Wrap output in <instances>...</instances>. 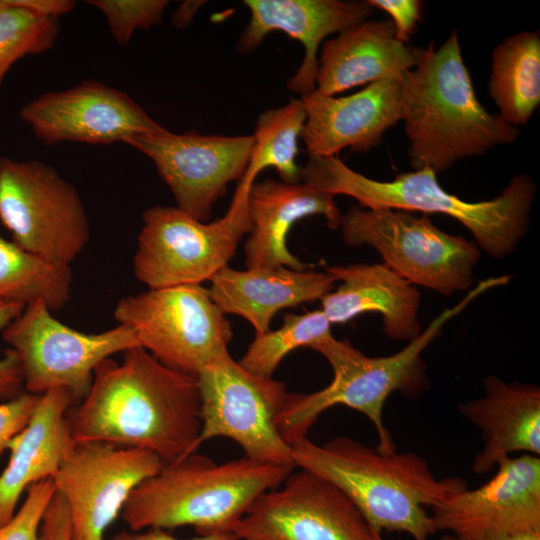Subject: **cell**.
Wrapping results in <instances>:
<instances>
[{"label": "cell", "instance_id": "1", "mask_svg": "<svg viewBox=\"0 0 540 540\" xmlns=\"http://www.w3.org/2000/svg\"><path fill=\"white\" fill-rule=\"evenodd\" d=\"M76 443L103 442L153 452L172 463L194 453L202 427L197 378L165 366L142 347L94 370L87 395L68 417Z\"/></svg>", "mask_w": 540, "mask_h": 540}, {"label": "cell", "instance_id": "2", "mask_svg": "<svg viewBox=\"0 0 540 540\" xmlns=\"http://www.w3.org/2000/svg\"><path fill=\"white\" fill-rule=\"evenodd\" d=\"M401 120L414 170L436 175L456 162L513 143L519 128L479 102L453 31L440 48H421L418 64L398 79Z\"/></svg>", "mask_w": 540, "mask_h": 540}, {"label": "cell", "instance_id": "3", "mask_svg": "<svg viewBox=\"0 0 540 540\" xmlns=\"http://www.w3.org/2000/svg\"><path fill=\"white\" fill-rule=\"evenodd\" d=\"M291 448L295 468L337 486L381 534L405 532L428 540L437 530L426 507L467 487L460 478L438 479L416 453L383 454L344 436L321 445L306 437Z\"/></svg>", "mask_w": 540, "mask_h": 540}, {"label": "cell", "instance_id": "4", "mask_svg": "<svg viewBox=\"0 0 540 540\" xmlns=\"http://www.w3.org/2000/svg\"><path fill=\"white\" fill-rule=\"evenodd\" d=\"M301 179L333 196L352 197L362 208L450 216L465 226L477 246L494 258L511 254L526 235L536 194L534 181L519 174L497 197L469 202L447 192L428 168L380 181L354 171L337 156L309 157L301 169Z\"/></svg>", "mask_w": 540, "mask_h": 540}, {"label": "cell", "instance_id": "5", "mask_svg": "<svg viewBox=\"0 0 540 540\" xmlns=\"http://www.w3.org/2000/svg\"><path fill=\"white\" fill-rule=\"evenodd\" d=\"M491 277L479 282L452 308L433 319L421 334L395 354L370 357L347 340L333 336L315 344L311 349L322 354L333 370V379L325 388L309 393H288L276 417V427L290 446L307 437L318 417L327 409L343 405L365 415L374 425L378 446L383 454L396 452L392 436L385 426L383 411L388 397L395 391L416 396L426 380L423 351L437 338L451 318L462 312L475 298L497 287Z\"/></svg>", "mask_w": 540, "mask_h": 540}, {"label": "cell", "instance_id": "6", "mask_svg": "<svg viewBox=\"0 0 540 540\" xmlns=\"http://www.w3.org/2000/svg\"><path fill=\"white\" fill-rule=\"evenodd\" d=\"M293 470L245 456L218 464L195 452L137 485L120 515L132 531L192 526L199 535L232 532L257 498Z\"/></svg>", "mask_w": 540, "mask_h": 540}, {"label": "cell", "instance_id": "7", "mask_svg": "<svg viewBox=\"0 0 540 540\" xmlns=\"http://www.w3.org/2000/svg\"><path fill=\"white\" fill-rule=\"evenodd\" d=\"M250 188L238 183L225 215L210 223L177 206L156 205L145 210L134 256L136 278L149 289L209 281L228 266L250 231Z\"/></svg>", "mask_w": 540, "mask_h": 540}, {"label": "cell", "instance_id": "8", "mask_svg": "<svg viewBox=\"0 0 540 540\" xmlns=\"http://www.w3.org/2000/svg\"><path fill=\"white\" fill-rule=\"evenodd\" d=\"M340 227L346 244L374 248L386 266L413 285L449 296L473 284L478 246L440 230L428 215L352 206Z\"/></svg>", "mask_w": 540, "mask_h": 540}, {"label": "cell", "instance_id": "9", "mask_svg": "<svg viewBox=\"0 0 540 540\" xmlns=\"http://www.w3.org/2000/svg\"><path fill=\"white\" fill-rule=\"evenodd\" d=\"M0 221L15 244L58 265L70 266L90 238L78 191L39 160L0 158Z\"/></svg>", "mask_w": 540, "mask_h": 540}, {"label": "cell", "instance_id": "10", "mask_svg": "<svg viewBox=\"0 0 540 540\" xmlns=\"http://www.w3.org/2000/svg\"><path fill=\"white\" fill-rule=\"evenodd\" d=\"M114 317L134 331L139 347L165 366L194 377L228 350L233 337L226 315L201 284L124 297L116 304Z\"/></svg>", "mask_w": 540, "mask_h": 540}, {"label": "cell", "instance_id": "11", "mask_svg": "<svg viewBox=\"0 0 540 540\" xmlns=\"http://www.w3.org/2000/svg\"><path fill=\"white\" fill-rule=\"evenodd\" d=\"M196 378L202 427L194 453L204 442L222 436L239 444L245 457L294 467L292 448L276 427V417L289 393L285 383L246 370L228 350L203 367Z\"/></svg>", "mask_w": 540, "mask_h": 540}, {"label": "cell", "instance_id": "12", "mask_svg": "<svg viewBox=\"0 0 540 540\" xmlns=\"http://www.w3.org/2000/svg\"><path fill=\"white\" fill-rule=\"evenodd\" d=\"M43 301L26 305L2 331L16 353L24 390L34 395L61 388L82 400L95 368L116 353L139 347L134 331L125 325L96 334L75 330L51 315Z\"/></svg>", "mask_w": 540, "mask_h": 540}, {"label": "cell", "instance_id": "13", "mask_svg": "<svg viewBox=\"0 0 540 540\" xmlns=\"http://www.w3.org/2000/svg\"><path fill=\"white\" fill-rule=\"evenodd\" d=\"M257 498L232 532L239 540H385L337 486L310 471L290 473Z\"/></svg>", "mask_w": 540, "mask_h": 540}, {"label": "cell", "instance_id": "14", "mask_svg": "<svg viewBox=\"0 0 540 540\" xmlns=\"http://www.w3.org/2000/svg\"><path fill=\"white\" fill-rule=\"evenodd\" d=\"M163 465L145 449L76 443L52 477L69 510L72 540H104L133 489Z\"/></svg>", "mask_w": 540, "mask_h": 540}, {"label": "cell", "instance_id": "15", "mask_svg": "<svg viewBox=\"0 0 540 540\" xmlns=\"http://www.w3.org/2000/svg\"><path fill=\"white\" fill-rule=\"evenodd\" d=\"M125 143L152 160L179 209L206 222L228 184L243 178L254 140L252 135L174 133L163 128Z\"/></svg>", "mask_w": 540, "mask_h": 540}, {"label": "cell", "instance_id": "16", "mask_svg": "<svg viewBox=\"0 0 540 540\" xmlns=\"http://www.w3.org/2000/svg\"><path fill=\"white\" fill-rule=\"evenodd\" d=\"M480 487H467L432 506L437 531L457 540H507L540 529V458L508 456Z\"/></svg>", "mask_w": 540, "mask_h": 540}, {"label": "cell", "instance_id": "17", "mask_svg": "<svg viewBox=\"0 0 540 540\" xmlns=\"http://www.w3.org/2000/svg\"><path fill=\"white\" fill-rule=\"evenodd\" d=\"M19 116L47 145L125 143L165 128L127 93L95 80L41 94L24 105Z\"/></svg>", "mask_w": 540, "mask_h": 540}, {"label": "cell", "instance_id": "18", "mask_svg": "<svg viewBox=\"0 0 540 540\" xmlns=\"http://www.w3.org/2000/svg\"><path fill=\"white\" fill-rule=\"evenodd\" d=\"M300 99L306 113L301 139L309 157L336 156L345 148L368 151L401 120V90L396 79L370 83L344 97L315 89Z\"/></svg>", "mask_w": 540, "mask_h": 540}, {"label": "cell", "instance_id": "19", "mask_svg": "<svg viewBox=\"0 0 540 540\" xmlns=\"http://www.w3.org/2000/svg\"><path fill=\"white\" fill-rule=\"evenodd\" d=\"M250 19L238 40V51L249 53L273 31L286 33L303 45L304 56L286 86L301 97L316 89L318 49L323 40L369 20L375 9L368 1L246 0Z\"/></svg>", "mask_w": 540, "mask_h": 540}, {"label": "cell", "instance_id": "20", "mask_svg": "<svg viewBox=\"0 0 540 540\" xmlns=\"http://www.w3.org/2000/svg\"><path fill=\"white\" fill-rule=\"evenodd\" d=\"M248 213L251 228L244 245L247 268L287 267L297 271L311 266L288 249L292 226L305 217L321 215L329 228L337 229L342 218L335 196L304 182L289 184L273 179L253 183Z\"/></svg>", "mask_w": 540, "mask_h": 540}, {"label": "cell", "instance_id": "21", "mask_svg": "<svg viewBox=\"0 0 540 540\" xmlns=\"http://www.w3.org/2000/svg\"><path fill=\"white\" fill-rule=\"evenodd\" d=\"M74 398L55 388L40 395L27 424L9 441L8 464L0 473V525L12 518L34 483L52 478L75 447L68 410Z\"/></svg>", "mask_w": 540, "mask_h": 540}, {"label": "cell", "instance_id": "22", "mask_svg": "<svg viewBox=\"0 0 540 540\" xmlns=\"http://www.w3.org/2000/svg\"><path fill=\"white\" fill-rule=\"evenodd\" d=\"M421 48L395 38L391 20H366L323 42L316 90L328 96L384 79H396L414 68Z\"/></svg>", "mask_w": 540, "mask_h": 540}, {"label": "cell", "instance_id": "23", "mask_svg": "<svg viewBox=\"0 0 540 540\" xmlns=\"http://www.w3.org/2000/svg\"><path fill=\"white\" fill-rule=\"evenodd\" d=\"M326 271L340 282L321 298L320 309L331 324L376 312L382 317L383 332L394 340L411 342L421 334L419 291L384 263L337 265Z\"/></svg>", "mask_w": 540, "mask_h": 540}, {"label": "cell", "instance_id": "24", "mask_svg": "<svg viewBox=\"0 0 540 540\" xmlns=\"http://www.w3.org/2000/svg\"><path fill=\"white\" fill-rule=\"evenodd\" d=\"M209 294L219 309L246 319L255 334L269 330L275 314L323 298L337 281L328 272L297 271L287 267L226 266L209 280Z\"/></svg>", "mask_w": 540, "mask_h": 540}, {"label": "cell", "instance_id": "25", "mask_svg": "<svg viewBox=\"0 0 540 540\" xmlns=\"http://www.w3.org/2000/svg\"><path fill=\"white\" fill-rule=\"evenodd\" d=\"M484 395L460 407L464 417L482 432L483 449L472 471L484 474L514 452L540 455V390L532 384L484 379Z\"/></svg>", "mask_w": 540, "mask_h": 540}, {"label": "cell", "instance_id": "26", "mask_svg": "<svg viewBox=\"0 0 540 540\" xmlns=\"http://www.w3.org/2000/svg\"><path fill=\"white\" fill-rule=\"evenodd\" d=\"M489 95L509 124L526 125L540 103V35L522 31L492 52Z\"/></svg>", "mask_w": 540, "mask_h": 540}, {"label": "cell", "instance_id": "27", "mask_svg": "<svg viewBox=\"0 0 540 540\" xmlns=\"http://www.w3.org/2000/svg\"><path fill=\"white\" fill-rule=\"evenodd\" d=\"M72 294L70 266L50 263L0 235V302L29 305L43 301L62 309Z\"/></svg>", "mask_w": 540, "mask_h": 540}, {"label": "cell", "instance_id": "28", "mask_svg": "<svg viewBox=\"0 0 540 540\" xmlns=\"http://www.w3.org/2000/svg\"><path fill=\"white\" fill-rule=\"evenodd\" d=\"M305 121L301 99L291 98L286 105L263 112L252 135L254 144L248 166L238 183L251 187L259 173L269 167L277 171L281 181L299 183L302 168L296 158Z\"/></svg>", "mask_w": 540, "mask_h": 540}, {"label": "cell", "instance_id": "29", "mask_svg": "<svg viewBox=\"0 0 540 540\" xmlns=\"http://www.w3.org/2000/svg\"><path fill=\"white\" fill-rule=\"evenodd\" d=\"M330 336L331 323L321 309L305 314L287 313L280 328L255 334L238 362L254 374L272 377L290 352L300 347L311 348Z\"/></svg>", "mask_w": 540, "mask_h": 540}, {"label": "cell", "instance_id": "30", "mask_svg": "<svg viewBox=\"0 0 540 540\" xmlns=\"http://www.w3.org/2000/svg\"><path fill=\"white\" fill-rule=\"evenodd\" d=\"M58 34L57 18L37 14L17 0H0V89L14 63L51 49Z\"/></svg>", "mask_w": 540, "mask_h": 540}, {"label": "cell", "instance_id": "31", "mask_svg": "<svg viewBox=\"0 0 540 540\" xmlns=\"http://www.w3.org/2000/svg\"><path fill=\"white\" fill-rule=\"evenodd\" d=\"M103 13L110 32L119 45H126L138 29H148L162 19L165 0H90Z\"/></svg>", "mask_w": 540, "mask_h": 540}, {"label": "cell", "instance_id": "32", "mask_svg": "<svg viewBox=\"0 0 540 540\" xmlns=\"http://www.w3.org/2000/svg\"><path fill=\"white\" fill-rule=\"evenodd\" d=\"M55 492L52 478L32 484L20 508L0 525V540H45L41 525Z\"/></svg>", "mask_w": 540, "mask_h": 540}, {"label": "cell", "instance_id": "33", "mask_svg": "<svg viewBox=\"0 0 540 540\" xmlns=\"http://www.w3.org/2000/svg\"><path fill=\"white\" fill-rule=\"evenodd\" d=\"M25 308L13 302H0V331H3ZM25 392L16 353L8 348L0 357V401L11 400Z\"/></svg>", "mask_w": 540, "mask_h": 540}, {"label": "cell", "instance_id": "34", "mask_svg": "<svg viewBox=\"0 0 540 540\" xmlns=\"http://www.w3.org/2000/svg\"><path fill=\"white\" fill-rule=\"evenodd\" d=\"M39 398L40 395L23 392L11 400L0 402V455L12 437L27 424Z\"/></svg>", "mask_w": 540, "mask_h": 540}, {"label": "cell", "instance_id": "35", "mask_svg": "<svg viewBox=\"0 0 540 540\" xmlns=\"http://www.w3.org/2000/svg\"><path fill=\"white\" fill-rule=\"evenodd\" d=\"M376 10L390 15L395 38L403 44L411 39L422 19L423 4L419 0H367Z\"/></svg>", "mask_w": 540, "mask_h": 540}, {"label": "cell", "instance_id": "36", "mask_svg": "<svg viewBox=\"0 0 540 540\" xmlns=\"http://www.w3.org/2000/svg\"><path fill=\"white\" fill-rule=\"evenodd\" d=\"M41 532L45 540H72L69 510L57 492L45 512Z\"/></svg>", "mask_w": 540, "mask_h": 540}, {"label": "cell", "instance_id": "37", "mask_svg": "<svg viewBox=\"0 0 540 540\" xmlns=\"http://www.w3.org/2000/svg\"><path fill=\"white\" fill-rule=\"evenodd\" d=\"M110 540H239L233 532H215L198 535L190 539H179L164 529L152 528L144 532L139 531H121L115 534Z\"/></svg>", "mask_w": 540, "mask_h": 540}, {"label": "cell", "instance_id": "38", "mask_svg": "<svg viewBox=\"0 0 540 540\" xmlns=\"http://www.w3.org/2000/svg\"><path fill=\"white\" fill-rule=\"evenodd\" d=\"M202 1H185L174 12L172 22L177 28L187 26L192 20L194 14L203 4Z\"/></svg>", "mask_w": 540, "mask_h": 540}, {"label": "cell", "instance_id": "39", "mask_svg": "<svg viewBox=\"0 0 540 540\" xmlns=\"http://www.w3.org/2000/svg\"><path fill=\"white\" fill-rule=\"evenodd\" d=\"M507 540H540V529L520 532Z\"/></svg>", "mask_w": 540, "mask_h": 540}, {"label": "cell", "instance_id": "40", "mask_svg": "<svg viewBox=\"0 0 540 540\" xmlns=\"http://www.w3.org/2000/svg\"><path fill=\"white\" fill-rule=\"evenodd\" d=\"M440 540H457V539L452 535H446L442 537Z\"/></svg>", "mask_w": 540, "mask_h": 540}]
</instances>
